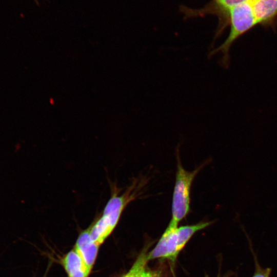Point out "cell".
I'll use <instances>...</instances> for the list:
<instances>
[{
	"label": "cell",
	"mask_w": 277,
	"mask_h": 277,
	"mask_svg": "<svg viewBox=\"0 0 277 277\" xmlns=\"http://www.w3.org/2000/svg\"><path fill=\"white\" fill-rule=\"evenodd\" d=\"M271 271L270 268H263L256 263L255 271L252 277H270Z\"/></svg>",
	"instance_id": "8fae6325"
},
{
	"label": "cell",
	"mask_w": 277,
	"mask_h": 277,
	"mask_svg": "<svg viewBox=\"0 0 277 277\" xmlns=\"http://www.w3.org/2000/svg\"><path fill=\"white\" fill-rule=\"evenodd\" d=\"M250 0H212L203 7L193 9L185 6L181 7V11L185 18L214 15L219 19V26L215 35L219 36L227 25L229 10L233 7Z\"/></svg>",
	"instance_id": "3957f363"
},
{
	"label": "cell",
	"mask_w": 277,
	"mask_h": 277,
	"mask_svg": "<svg viewBox=\"0 0 277 277\" xmlns=\"http://www.w3.org/2000/svg\"><path fill=\"white\" fill-rule=\"evenodd\" d=\"M62 264L69 277H87L91 270L74 249L65 256Z\"/></svg>",
	"instance_id": "8992f818"
},
{
	"label": "cell",
	"mask_w": 277,
	"mask_h": 277,
	"mask_svg": "<svg viewBox=\"0 0 277 277\" xmlns=\"http://www.w3.org/2000/svg\"><path fill=\"white\" fill-rule=\"evenodd\" d=\"M252 8L257 24H268L277 15V0H254Z\"/></svg>",
	"instance_id": "52a82bcc"
},
{
	"label": "cell",
	"mask_w": 277,
	"mask_h": 277,
	"mask_svg": "<svg viewBox=\"0 0 277 277\" xmlns=\"http://www.w3.org/2000/svg\"><path fill=\"white\" fill-rule=\"evenodd\" d=\"M146 255L145 252H143L134 263L136 266V274L137 276L138 277H159L146 269L145 265L147 261Z\"/></svg>",
	"instance_id": "30bf717a"
},
{
	"label": "cell",
	"mask_w": 277,
	"mask_h": 277,
	"mask_svg": "<svg viewBox=\"0 0 277 277\" xmlns=\"http://www.w3.org/2000/svg\"><path fill=\"white\" fill-rule=\"evenodd\" d=\"M124 276V277H138L136 274V266L134 263L129 272Z\"/></svg>",
	"instance_id": "7c38bea8"
},
{
	"label": "cell",
	"mask_w": 277,
	"mask_h": 277,
	"mask_svg": "<svg viewBox=\"0 0 277 277\" xmlns=\"http://www.w3.org/2000/svg\"><path fill=\"white\" fill-rule=\"evenodd\" d=\"M177 171L172 202L171 221L176 224L184 219L190 212V190L193 181L204 164L192 171L186 170L177 154Z\"/></svg>",
	"instance_id": "7a4b0ae2"
},
{
	"label": "cell",
	"mask_w": 277,
	"mask_h": 277,
	"mask_svg": "<svg viewBox=\"0 0 277 277\" xmlns=\"http://www.w3.org/2000/svg\"><path fill=\"white\" fill-rule=\"evenodd\" d=\"M212 222H200L195 225H186L177 228V252L179 253L186 244L197 231L202 230L211 224Z\"/></svg>",
	"instance_id": "ba28073f"
},
{
	"label": "cell",
	"mask_w": 277,
	"mask_h": 277,
	"mask_svg": "<svg viewBox=\"0 0 277 277\" xmlns=\"http://www.w3.org/2000/svg\"><path fill=\"white\" fill-rule=\"evenodd\" d=\"M253 1L250 0L241 4L229 10L227 22L230 27L229 35L220 46L213 49L209 53L208 56L212 57L221 52L222 56L220 60V64L224 68L229 66V49L234 42L258 24L253 11Z\"/></svg>",
	"instance_id": "6da1fadb"
},
{
	"label": "cell",
	"mask_w": 277,
	"mask_h": 277,
	"mask_svg": "<svg viewBox=\"0 0 277 277\" xmlns=\"http://www.w3.org/2000/svg\"><path fill=\"white\" fill-rule=\"evenodd\" d=\"M116 223L106 212L103 211L101 216L89 228V238L94 243L101 245L111 233Z\"/></svg>",
	"instance_id": "5b68a950"
},
{
	"label": "cell",
	"mask_w": 277,
	"mask_h": 277,
	"mask_svg": "<svg viewBox=\"0 0 277 277\" xmlns=\"http://www.w3.org/2000/svg\"><path fill=\"white\" fill-rule=\"evenodd\" d=\"M100 246L90 239L89 228H88L80 234L74 249L88 267L91 269L95 261Z\"/></svg>",
	"instance_id": "277c9868"
},
{
	"label": "cell",
	"mask_w": 277,
	"mask_h": 277,
	"mask_svg": "<svg viewBox=\"0 0 277 277\" xmlns=\"http://www.w3.org/2000/svg\"><path fill=\"white\" fill-rule=\"evenodd\" d=\"M169 232V228L167 227L155 248L146 255L147 261L156 258L167 259V246Z\"/></svg>",
	"instance_id": "9c48e42d"
}]
</instances>
